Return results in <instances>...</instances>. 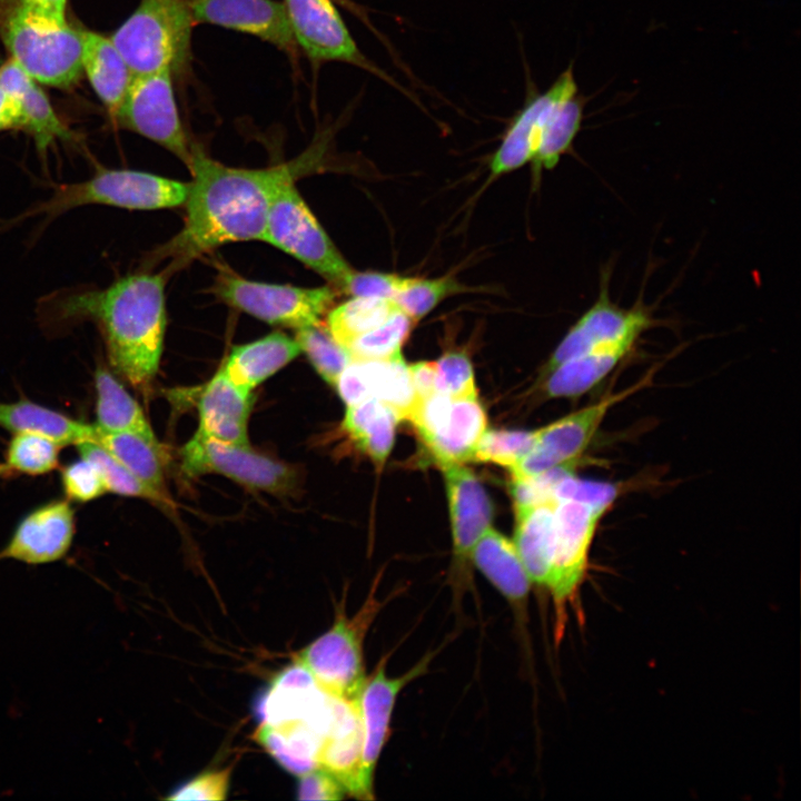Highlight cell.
<instances>
[{
  "label": "cell",
  "instance_id": "14",
  "mask_svg": "<svg viewBox=\"0 0 801 801\" xmlns=\"http://www.w3.org/2000/svg\"><path fill=\"white\" fill-rule=\"evenodd\" d=\"M294 39L315 62L339 61L364 69L412 98L358 48L332 0H284Z\"/></svg>",
  "mask_w": 801,
  "mask_h": 801
},
{
  "label": "cell",
  "instance_id": "17",
  "mask_svg": "<svg viewBox=\"0 0 801 801\" xmlns=\"http://www.w3.org/2000/svg\"><path fill=\"white\" fill-rule=\"evenodd\" d=\"M654 320L643 305L626 309L613 303L609 293V275L605 273L597 299L557 345L544 367V376L599 344L631 334L642 336L653 326Z\"/></svg>",
  "mask_w": 801,
  "mask_h": 801
},
{
  "label": "cell",
  "instance_id": "40",
  "mask_svg": "<svg viewBox=\"0 0 801 801\" xmlns=\"http://www.w3.org/2000/svg\"><path fill=\"white\" fill-rule=\"evenodd\" d=\"M295 340L316 372L333 386L353 359L349 350L333 337L322 322L296 329Z\"/></svg>",
  "mask_w": 801,
  "mask_h": 801
},
{
  "label": "cell",
  "instance_id": "12",
  "mask_svg": "<svg viewBox=\"0 0 801 801\" xmlns=\"http://www.w3.org/2000/svg\"><path fill=\"white\" fill-rule=\"evenodd\" d=\"M111 118L119 127L160 145L189 166L191 146L180 120L169 71L132 76Z\"/></svg>",
  "mask_w": 801,
  "mask_h": 801
},
{
  "label": "cell",
  "instance_id": "51",
  "mask_svg": "<svg viewBox=\"0 0 801 801\" xmlns=\"http://www.w3.org/2000/svg\"><path fill=\"white\" fill-rule=\"evenodd\" d=\"M408 370L415 394V403L424 400L436 393V362H417L408 365Z\"/></svg>",
  "mask_w": 801,
  "mask_h": 801
},
{
  "label": "cell",
  "instance_id": "21",
  "mask_svg": "<svg viewBox=\"0 0 801 801\" xmlns=\"http://www.w3.org/2000/svg\"><path fill=\"white\" fill-rule=\"evenodd\" d=\"M578 93L573 63L543 93L533 92L515 116L491 161L493 176L512 171L532 160L551 113L563 100Z\"/></svg>",
  "mask_w": 801,
  "mask_h": 801
},
{
  "label": "cell",
  "instance_id": "20",
  "mask_svg": "<svg viewBox=\"0 0 801 801\" xmlns=\"http://www.w3.org/2000/svg\"><path fill=\"white\" fill-rule=\"evenodd\" d=\"M195 23H210L255 36L297 56L284 2L275 0H188Z\"/></svg>",
  "mask_w": 801,
  "mask_h": 801
},
{
  "label": "cell",
  "instance_id": "15",
  "mask_svg": "<svg viewBox=\"0 0 801 801\" xmlns=\"http://www.w3.org/2000/svg\"><path fill=\"white\" fill-rule=\"evenodd\" d=\"M449 506L454 560L452 589L455 607H459L465 591L471 587L468 563L471 552L491 527L493 507L477 476L463 464L442 468Z\"/></svg>",
  "mask_w": 801,
  "mask_h": 801
},
{
  "label": "cell",
  "instance_id": "34",
  "mask_svg": "<svg viewBox=\"0 0 801 801\" xmlns=\"http://www.w3.org/2000/svg\"><path fill=\"white\" fill-rule=\"evenodd\" d=\"M93 441L146 485L166 494L167 454L155 435L137 432L96 433Z\"/></svg>",
  "mask_w": 801,
  "mask_h": 801
},
{
  "label": "cell",
  "instance_id": "38",
  "mask_svg": "<svg viewBox=\"0 0 801 801\" xmlns=\"http://www.w3.org/2000/svg\"><path fill=\"white\" fill-rule=\"evenodd\" d=\"M586 102L587 97L576 93L553 110L532 158L536 170L552 169L561 156L568 151L580 130Z\"/></svg>",
  "mask_w": 801,
  "mask_h": 801
},
{
  "label": "cell",
  "instance_id": "29",
  "mask_svg": "<svg viewBox=\"0 0 801 801\" xmlns=\"http://www.w3.org/2000/svg\"><path fill=\"white\" fill-rule=\"evenodd\" d=\"M301 353L295 338L283 332L233 348L221 366L240 388L251 392Z\"/></svg>",
  "mask_w": 801,
  "mask_h": 801
},
{
  "label": "cell",
  "instance_id": "48",
  "mask_svg": "<svg viewBox=\"0 0 801 801\" xmlns=\"http://www.w3.org/2000/svg\"><path fill=\"white\" fill-rule=\"evenodd\" d=\"M231 767L206 771L177 788L167 800H224L227 797Z\"/></svg>",
  "mask_w": 801,
  "mask_h": 801
},
{
  "label": "cell",
  "instance_id": "2",
  "mask_svg": "<svg viewBox=\"0 0 801 801\" xmlns=\"http://www.w3.org/2000/svg\"><path fill=\"white\" fill-rule=\"evenodd\" d=\"M162 273H137L106 288L62 290L42 304L47 328L93 323L103 338L110 365L132 386L147 389L161 358L166 330Z\"/></svg>",
  "mask_w": 801,
  "mask_h": 801
},
{
  "label": "cell",
  "instance_id": "1",
  "mask_svg": "<svg viewBox=\"0 0 801 801\" xmlns=\"http://www.w3.org/2000/svg\"><path fill=\"white\" fill-rule=\"evenodd\" d=\"M320 149L263 169L235 168L191 146L184 227L155 250L152 259H169L168 276L201 255L228 243L263 240L270 204L280 188L310 169Z\"/></svg>",
  "mask_w": 801,
  "mask_h": 801
},
{
  "label": "cell",
  "instance_id": "45",
  "mask_svg": "<svg viewBox=\"0 0 801 801\" xmlns=\"http://www.w3.org/2000/svg\"><path fill=\"white\" fill-rule=\"evenodd\" d=\"M578 463L580 461L567 463L526 478H512L510 492L515 508L532 506L555 497L556 485L564 477L574 474Z\"/></svg>",
  "mask_w": 801,
  "mask_h": 801
},
{
  "label": "cell",
  "instance_id": "52",
  "mask_svg": "<svg viewBox=\"0 0 801 801\" xmlns=\"http://www.w3.org/2000/svg\"><path fill=\"white\" fill-rule=\"evenodd\" d=\"M23 130V119L16 99L0 85V132Z\"/></svg>",
  "mask_w": 801,
  "mask_h": 801
},
{
  "label": "cell",
  "instance_id": "22",
  "mask_svg": "<svg viewBox=\"0 0 801 801\" xmlns=\"http://www.w3.org/2000/svg\"><path fill=\"white\" fill-rule=\"evenodd\" d=\"M335 387L347 406L376 398L399 421L408 418L415 404L408 365L400 353L383 359H352Z\"/></svg>",
  "mask_w": 801,
  "mask_h": 801
},
{
  "label": "cell",
  "instance_id": "26",
  "mask_svg": "<svg viewBox=\"0 0 801 801\" xmlns=\"http://www.w3.org/2000/svg\"><path fill=\"white\" fill-rule=\"evenodd\" d=\"M641 335L631 334L599 344L545 375L547 397H576L601 383L634 348Z\"/></svg>",
  "mask_w": 801,
  "mask_h": 801
},
{
  "label": "cell",
  "instance_id": "41",
  "mask_svg": "<svg viewBox=\"0 0 801 801\" xmlns=\"http://www.w3.org/2000/svg\"><path fill=\"white\" fill-rule=\"evenodd\" d=\"M417 323L397 309L386 322L353 340L347 349L353 359H383L400 353Z\"/></svg>",
  "mask_w": 801,
  "mask_h": 801
},
{
  "label": "cell",
  "instance_id": "25",
  "mask_svg": "<svg viewBox=\"0 0 801 801\" xmlns=\"http://www.w3.org/2000/svg\"><path fill=\"white\" fill-rule=\"evenodd\" d=\"M250 393L237 386L220 368L200 394L198 431L221 442L249 445Z\"/></svg>",
  "mask_w": 801,
  "mask_h": 801
},
{
  "label": "cell",
  "instance_id": "46",
  "mask_svg": "<svg viewBox=\"0 0 801 801\" xmlns=\"http://www.w3.org/2000/svg\"><path fill=\"white\" fill-rule=\"evenodd\" d=\"M61 485L67 500L78 503L91 502L106 493L98 468L81 456L62 468Z\"/></svg>",
  "mask_w": 801,
  "mask_h": 801
},
{
  "label": "cell",
  "instance_id": "3",
  "mask_svg": "<svg viewBox=\"0 0 801 801\" xmlns=\"http://www.w3.org/2000/svg\"><path fill=\"white\" fill-rule=\"evenodd\" d=\"M619 494L615 484L581 479L571 474L555 487L557 505L550 573L545 590L555 610V634L561 639L567 607L577 606L599 523Z\"/></svg>",
  "mask_w": 801,
  "mask_h": 801
},
{
  "label": "cell",
  "instance_id": "8",
  "mask_svg": "<svg viewBox=\"0 0 801 801\" xmlns=\"http://www.w3.org/2000/svg\"><path fill=\"white\" fill-rule=\"evenodd\" d=\"M264 241L291 255L340 288L353 270L295 187L287 182L273 199Z\"/></svg>",
  "mask_w": 801,
  "mask_h": 801
},
{
  "label": "cell",
  "instance_id": "10",
  "mask_svg": "<svg viewBox=\"0 0 801 801\" xmlns=\"http://www.w3.org/2000/svg\"><path fill=\"white\" fill-rule=\"evenodd\" d=\"M441 468L473 461L487 418L477 397L435 393L415 403L407 418Z\"/></svg>",
  "mask_w": 801,
  "mask_h": 801
},
{
  "label": "cell",
  "instance_id": "49",
  "mask_svg": "<svg viewBox=\"0 0 801 801\" xmlns=\"http://www.w3.org/2000/svg\"><path fill=\"white\" fill-rule=\"evenodd\" d=\"M345 789L340 782L323 768H316L299 775L297 799L299 800H340Z\"/></svg>",
  "mask_w": 801,
  "mask_h": 801
},
{
  "label": "cell",
  "instance_id": "16",
  "mask_svg": "<svg viewBox=\"0 0 801 801\" xmlns=\"http://www.w3.org/2000/svg\"><path fill=\"white\" fill-rule=\"evenodd\" d=\"M384 655L375 671L366 676L357 696L363 733L362 783L368 800L374 798L373 783L377 762L390 732L392 714L400 691L425 674L435 652H428L414 666L398 676H388Z\"/></svg>",
  "mask_w": 801,
  "mask_h": 801
},
{
  "label": "cell",
  "instance_id": "43",
  "mask_svg": "<svg viewBox=\"0 0 801 801\" xmlns=\"http://www.w3.org/2000/svg\"><path fill=\"white\" fill-rule=\"evenodd\" d=\"M536 431L491 429L482 435L473 461L513 468L533 447Z\"/></svg>",
  "mask_w": 801,
  "mask_h": 801
},
{
  "label": "cell",
  "instance_id": "9",
  "mask_svg": "<svg viewBox=\"0 0 801 801\" xmlns=\"http://www.w3.org/2000/svg\"><path fill=\"white\" fill-rule=\"evenodd\" d=\"M215 293L228 305L263 322L296 329L322 322L337 296V290L329 286L268 284L227 271L218 275Z\"/></svg>",
  "mask_w": 801,
  "mask_h": 801
},
{
  "label": "cell",
  "instance_id": "28",
  "mask_svg": "<svg viewBox=\"0 0 801 801\" xmlns=\"http://www.w3.org/2000/svg\"><path fill=\"white\" fill-rule=\"evenodd\" d=\"M78 29L82 72L112 117L125 98L132 73L110 37L88 29Z\"/></svg>",
  "mask_w": 801,
  "mask_h": 801
},
{
  "label": "cell",
  "instance_id": "18",
  "mask_svg": "<svg viewBox=\"0 0 801 801\" xmlns=\"http://www.w3.org/2000/svg\"><path fill=\"white\" fill-rule=\"evenodd\" d=\"M336 698L327 694L312 674L299 663L281 670L273 679L259 702L260 723L276 725L286 722H306L323 739L335 715Z\"/></svg>",
  "mask_w": 801,
  "mask_h": 801
},
{
  "label": "cell",
  "instance_id": "36",
  "mask_svg": "<svg viewBox=\"0 0 801 801\" xmlns=\"http://www.w3.org/2000/svg\"><path fill=\"white\" fill-rule=\"evenodd\" d=\"M399 307L392 298L353 296L327 313L326 326L346 348L360 335L386 322Z\"/></svg>",
  "mask_w": 801,
  "mask_h": 801
},
{
  "label": "cell",
  "instance_id": "37",
  "mask_svg": "<svg viewBox=\"0 0 801 801\" xmlns=\"http://www.w3.org/2000/svg\"><path fill=\"white\" fill-rule=\"evenodd\" d=\"M62 445L38 433H16L9 439L0 462V479L46 475L59 465Z\"/></svg>",
  "mask_w": 801,
  "mask_h": 801
},
{
  "label": "cell",
  "instance_id": "47",
  "mask_svg": "<svg viewBox=\"0 0 801 801\" xmlns=\"http://www.w3.org/2000/svg\"><path fill=\"white\" fill-rule=\"evenodd\" d=\"M408 277L376 271H354L344 280L342 291L352 296L394 298L404 288Z\"/></svg>",
  "mask_w": 801,
  "mask_h": 801
},
{
  "label": "cell",
  "instance_id": "50",
  "mask_svg": "<svg viewBox=\"0 0 801 801\" xmlns=\"http://www.w3.org/2000/svg\"><path fill=\"white\" fill-rule=\"evenodd\" d=\"M68 0H18L20 7L30 16L50 24H66Z\"/></svg>",
  "mask_w": 801,
  "mask_h": 801
},
{
  "label": "cell",
  "instance_id": "39",
  "mask_svg": "<svg viewBox=\"0 0 801 801\" xmlns=\"http://www.w3.org/2000/svg\"><path fill=\"white\" fill-rule=\"evenodd\" d=\"M81 457L90 461L99 471L106 492L113 494L140 497L159 503H169L166 494L146 485L119 461H117L100 444L92 439L76 444Z\"/></svg>",
  "mask_w": 801,
  "mask_h": 801
},
{
  "label": "cell",
  "instance_id": "27",
  "mask_svg": "<svg viewBox=\"0 0 801 801\" xmlns=\"http://www.w3.org/2000/svg\"><path fill=\"white\" fill-rule=\"evenodd\" d=\"M0 85L16 99L23 130L33 138L41 155L57 140L73 141L75 134L57 115L38 82L11 58L0 66Z\"/></svg>",
  "mask_w": 801,
  "mask_h": 801
},
{
  "label": "cell",
  "instance_id": "30",
  "mask_svg": "<svg viewBox=\"0 0 801 801\" xmlns=\"http://www.w3.org/2000/svg\"><path fill=\"white\" fill-rule=\"evenodd\" d=\"M556 496L545 502L515 508L514 545L532 583L545 589L554 533Z\"/></svg>",
  "mask_w": 801,
  "mask_h": 801
},
{
  "label": "cell",
  "instance_id": "6",
  "mask_svg": "<svg viewBox=\"0 0 801 801\" xmlns=\"http://www.w3.org/2000/svg\"><path fill=\"white\" fill-rule=\"evenodd\" d=\"M0 38L10 58L37 82L59 89L77 83L82 72L78 28L47 23L18 0H0Z\"/></svg>",
  "mask_w": 801,
  "mask_h": 801
},
{
  "label": "cell",
  "instance_id": "19",
  "mask_svg": "<svg viewBox=\"0 0 801 801\" xmlns=\"http://www.w3.org/2000/svg\"><path fill=\"white\" fill-rule=\"evenodd\" d=\"M76 533L75 510L68 500H52L24 515L0 561L13 560L28 565L55 563L69 553Z\"/></svg>",
  "mask_w": 801,
  "mask_h": 801
},
{
  "label": "cell",
  "instance_id": "31",
  "mask_svg": "<svg viewBox=\"0 0 801 801\" xmlns=\"http://www.w3.org/2000/svg\"><path fill=\"white\" fill-rule=\"evenodd\" d=\"M0 427L16 433H38L48 436L62 446L76 445L95 439L91 424L73 419L58 411L30 399L0 402Z\"/></svg>",
  "mask_w": 801,
  "mask_h": 801
},
{
  "label": "cell",
  "instance_id": "53",
  "mask_svg": "<svg viewBox=\"0 0 801 801\" xmlns=\"http://www.w3.org/2000/svg\"><path fill=\"white\" fill-rule=\"evenodd\" d=\"M335 4L343 7L345 10L354 14L359 19L375 36L384 43L389 52H393V48L384 36L373 26L364 7L353 0H332Z\"/></svg>",
  "mask_w": 801,
  "mask_h": 801
},
{
  "label": "cell",
  "instance_id": "13",
  "mask_svg": "<svg viewBox=\"0 0 801 801\" xmlns=\"http://www.w3.org/2000/svg\"><path fill=\"white\" fill-rule=\"evenodd\" d=\"M651 375L633 386L609 394L596 403L536 429L531 451L511 468L512 478H526L580 461L610 408L649 383Z\"/></svg>",
  "mask_w": 801,
  "mask_h": 801
},
{
  "label": "cell",
  "instance_id": "4",
  "mask_svg": "<svg viewBox=\"0 0 801 801\" xmlns=\"http://www.w3.org/2000/svg\"><path fill=\"white\" fill-rule=\"evenodd\" d=\"M188 0H141L110 36L132 76L186 71L195 26Z\"/></svg>",
  "mask_w": 801,
  "mask_h": 801
},
{
  "label": "cell",
  "instance_id": "42",
  "mask_svg": "<svg viewBox=\"0 0 801 801\" xmlns=\"http://www.w3.org/2000/svg\"><path fill=\"white\" fill-rule=\"evenodd\" d=\"M464 290L465 287L453 276H443L436 279L408 277L404 288L393 299L404 313L417 323L444 298Z\"/></svg>",
  "mask_w": 801,
  "mask_h": 801
},
{
  "label": "cell",
  "instance_id": "11",
  "mask_svg": "<svg viewBox=\"0 0 801 801\" xmlns=\"http://www.w3.org/2000/svg\"><path fill=\"white\" fill-rule=\"evenodd\" d=\"M180 456L188 475L216 473L278 496L291 494L298 483L291 466L261 455L249 445L221 442L199 431L181 448Z\"/></svg>",
  "mask_w": 801,
  "mask_h": 801
},
{
  "label": "cell",
  "instance_id": "5",
  "mask_svg": "<svg viewBox=\"0 0 801 801\" xmlns=\"http://www.w3.org/2000/svg\"><path fill=\"white\" fill-rule=\"evenodd\" d=\"M188 190L189 182L146 171L98 168L87 180L56 186L50 198L30 207L11 221L34 216L53 219L87 205L134 210L172 208L185 204Z\"/></svg>",
  "mask_w": 801,
  "mask_h": 801
},
{
  "label": "cell",
  "instance_id": "7",
  "mask_svg": "<svg viewBox=\"0 0 801 801\" xmlns=\"http://www.w3.org/2000/svg\"><path fill=\"white\" fill-rule=\"evenodd\" d=\"M376 591L375 584L352 617L345 614L343 604L337 607L332 627L295 656V662L301 664L317 684L336 699L355 700L366 679L365 636L378 613L393 597L379 600Z\"/></svg>",
  "mask_w": 801,
  "mask_h": 801
},
{
  "label": "cell",
  "instance_id": "23",
  "mask_svg": "<svg viewBox=\"0 0 801 801\" xmlns=\"http://www.w3.org/2000/svg\"><path fill=\"white\" fill-rule=\"evenodd\" d=\"M471 561L506 600L518 625L523 627L533 583L514 543L495 528L488 527L475 543Z\"/></svg>",
  "mask_w": 801,
  "mask_h": 801
},
{
  "label": "cell",
  "instance_id": "44",
  "mask_svg": "<svg viewBox=\"0 0 801 801\" xmlns=\"http://www.w3.org/2000/svg\"><path fill=\"white\" fill-rule=\"evenodd\" d=\"M436 392L451 398L477 397L472 363L464 353L449 352L436 362Z\"/></svg>",
  "mask_w": 801,
  "mask_h": 801
},
{
  "label": "cell",
  "instance_id": "33",
  "mask_svg": "<svg viewBox=\"0 0 801 801\" xmlns=\"http://www.w3.org/2000/svg\"><path fill=\"white\" fill-rule=\"evenodd\" d=\"M96 433L137 432L155 435L142 408L109 369L98 366L95 372Z\"/></svg>",
  "mask_w": 801,
  "mask_h": 801
},
{
  "label": "cell",
  "instance_id": "32",
  "mask_svg": "<svg viewBox=\"0 0 801 801\" xmlns=\"http://www.w3.org/2000/svg\"><path fill=\"white\" fill-rule=\"evenodd\" d=\"M255 740L295 775H301L318 765V753L323 735L306 722H286L276 725L259 723Z\"/></svg>",
  "mask_w": 801,
  "mask_h": 801
},
{
  "label": "cell",
  "instance_id": "35",
  "mask_svg": "<svg viewBox=\"0 0 801 801\" xmlns=\"http://www.w3.org/2000/svg\"><path fill=\"white\" fill-rule=\"evenodd\" d=\"M398 421L389 406L369 398L347 406L343 427L365 454L382 465L393 447Z\"/></svg>",
  "mask_w": 801,
  "mask_h": 801
},
{
  "label": "cell",
  "instance_id": "24",
  "mask_svg": "<svg viewBox=\"0 0 801 801\" xmlns=\"http://www.w3.org/2000/svg\"><path fill=\"white\" fill-rule=\"evenodd\" d=\"M363 733L357 699L336 700L332 725L322 741L318 765L355 798L367 799L362 783Z\"/></svg>",
  "mask_w": 801,
  "mask_h": 801
}]
</instances>
